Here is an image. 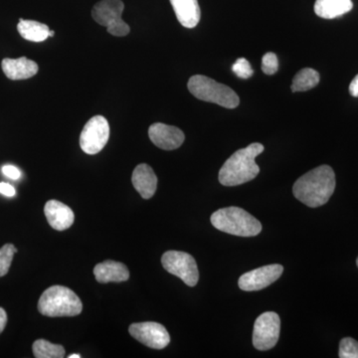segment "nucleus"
<instances>
[{
    "label": "nucleus",
    "mask_w": 358,
    "mask_h": 358,
    "mask_svg": "<svg viewBox=\"0 0 358 358\" xmlns=\"http://www.w3.org/2000/svg\"><path fill=\"white\" fill-rule=\"evenodd\" d=\"M336 189V174L329 166H320L303 174L294 182V197L303 204L317 208L329 201Z\"/></svg>",
    "instance_id": "nucleus-1"
},
{
    "label": "nucleus",
    "mask_w": 358,
    "mask_h": 358,
    "mask_svg": "<svg viewBox=\"0 0 358 358\" xmlns=\"http://www.w3.org/2000/svg\"><path fill=\"white\" fill-rule=\"evenodd\" d=\"M264 150L263 145L255 143L237 150L221 167L219 182L224 186H237L253 180L260 173L256 157L262 154Z\"/></svg>",
    "instance_id": "nucleus-2"
},
{
    "label": "nucleus",
    "mask_w": 358,
    "mask_h": 358,
    "mask_svg": "<svg viewBox=\"0 0 358 358\" xmlns=\"http://www.w3.org/2000/svg\"><path fill=\"white\" fill-rule=\"evenodd\" d=\"M211 223L216 229L240 237H254L260 234L262 224L239 207L219 209L211 215Z\"/></svg>",
    "instance_id": "nucleus-3"
},
{
    "label": "nucleus",
    "mask_w": 358,
    "mask_h": 358,
    "mask_svg": "<svg viewBox=\"0 0 358 358\" xmlns=\"http://www.w3.org/2000/svg\"><path fill=\"white\" fill-rule=\"evenodd\" d=\"M38 310L46 317H76L83 310V303L72 289L53 286L40 296Z\"/></svg>",
    "instance_id": "nucleus-4"
},
{
    "label": "nucleus",
    "mask_w": 358,
    "mask_h": 358,
    "mask_svg": "<svg viewBox=\"0 0 358 358\" xmlns=\"http://www.w3.org/2000/svg\"><path fill=\"white\" fill-rule=\"evenodd\" d=\"M188 90L195 98L213 103L226 109H235L239 106L237 94L226 85L218 83L203 75H194L188 81Z\"/></svg>",
    "instance_id": "nucleus-5"
},
{
    "label": "nucleus",
    "mask_w": 358,
    "mask_h": 358,
    "mask_svg": "<svg viewBox=\"0 0 358 358\" xmlns=\"http://www.w3.org/2000/svg\"><path fill=\"white\" fill-rule=\"evenodd\" d=\"M124 4L122 0H101L93 7L92 16L99 24L105 26L113 36L124 37L129 33V26L122 20Z\"/></svg>",
    "instance_id": "nucleus-6"
},
{
    "label": "nucleus",
    "mask_w": 358,
    "mask_h": 358,
    "mask_svg": "<svg viewBox=\"0 0 358 358\" xmlns=\"http://www.w3.org/2000/svg\"><path fill=\"white\" fill-rule=\"evenodd\" d=\"M162 264L167 272L182 280L187 286H196L199 280L196 261L190 254L180 251H167L162 255Z\"/></svg>",
    "instance_id": "nucleus-7"
},
{
    "label": "nucleus",
    "mask_w": 358,
    "mask_h": 358,
    "mask_svg": "<svg viewBox=\"0 0 358 358\" xmlns=\"http://www.w3.org/2000/svg\"><path fill=\"white\" fill-rule=\"evenodd\" d=\"M110 138V126L103 115H95L85 124L80 145L87 155H96L106 147Z\"/></svg>",
    "instance_id": "nucleus-8"
},
{
    "label": "nucleus",
    "mask_w": 358,
    "mask_h": 358,
    "mask_svg": "<svg viewBox=\"0 0 358 358\" xmlns=\"http://www.w3.org/2000/svg\"><path fill=\"white\" fill-rule=\"evenodd\" d=\"M281 320L274 312L264 313L259 315L254 324L253 345L258 350H272L280 338Z\"/></svg>",
    "instance_id": "nucleus-9"
},
{
    "label": "nucleus",
    "mask_w": 358,
    "mask_h": 358,
    "mask_svg": "<svg viewBox=\"0 0 358 358\" xmlns=\"http://www.w3.org/2000/svg\"><path fill=\"white\" fill-rule=\"evenodd\" d=\"M129 331L134 339L154 350H162L171 343L169 331L159 322H145L133 324L129 326Z\"/></svg>",
    "instance_id": "nucleus-10"
},
{
    "label": "nucleus",
    "mask_w": 358,
    "mask_h": 358,
    "mask_svg": "<svg viewBox=\"0 0 358 358\" xmlns=\"http://www.w3.org/2000/svg\"><path fill=\"white\" fill-rule=\"evenodd\" d=\"M282 272L284 267L279 264L264 266L242 275L238 281V286L245 292L260 291L280 279Z\"/></svg>",
    "instance_id": "nucleus-11"
},
{
    "label": "nucleus",
    "mask_w": 358,
    "mask_h": 358,
    "mask_svg": "<svg viewBox=\"0 0 358 358\" xmlns=\"http://www.w3.org/2000/svg\"><path fill=\"white\" fill-rule=\"evenodd\" d=\"M148 136L155 145L164 150H176L182 145L185 140L181 129L162 122L152 124L148 129Z\"/></svg>",
    "instance_id": "nucleus-12"
},
{
    "label": "nucleus",
    "mask_w": 358,
    "mask_h": 358,
    "mask_svg": "<svg viewBox=\"0 0 358 358\" xmlns=\"http://www.w3.org/2000/svg\"><path fill=\"white\" fill-rule=\"evenodd\" d=\"M44 213L51 227L57 231L69 229L74 223V212L69 206L57 200H49L45 204Z\"/></svg>",
    "instance_id": "nucleus-13"
},
{
    "label": "nucleus",
    "mask_w": 358,
    "mask_h": 358,
    "mask_svg": "<svg viewBox=\"0 0 358 358\" xmlns=\"http://www.w3.org/2000/svg\"><path fill=\"white\" fill-rule=\"evenodd\" d=\"M131 182L143 199H152L157 192V178L154 169L148 164H138L134 169L133 176H131Z\"/></svg>",
    "instance_id": "nucleus-14"
},
{
    "label": "nucleus",
    "mask_w": 358,
    "mask_h": 358,
    "mask_svg": "<svg viewBox=\"0 0 358 358\" xmlns=\"http://www.w3.org/2000/svg\"><path fill=\"white\" fill-rule=\"evenodd\" d=\"M1 67L6 76L14 81L29 79L35 76L39 70L37 63L26 57L3 59Z\"/></svg>",
    "instance_id": "nucleus-15"
},
{
    "label": "nucleus",
    "mask_w": 358,
    "mask_h": 358,
    "mask_svg": "<svg viewBox=\"0 0 358 358\" xmlns=\"http://www.w3.org/2000/svg\"><path fill=\"white\" fill-rule=\"evenodd\" d=\"M94 275L96 281L107 284V282H121L128 281L129 272L124 264L108 260L98 264L94 268Z\"/></svg>",
    "instance_id": "nucleus-16"
},
{
    "label": "nucleus",
    "mask_w": 358,
    "mask_h": 358,
    "mask_svg": "<svg viewBox=\"0 0 358 358\" xmlns=\"http://www.w3.org/2000/svg\"><path fill=\"white\" fill-rule=\"evenodd\" d=\"M174 13L181 25L185 28H194L199 24L201 13L197 0H169Z\"/></svg>",
    "instance_id": "nucleus-17"
},
{
    "label": "nucleus",
    "mask_w": 358,
    "mask_h": 358,
    "mask_svg": "<svg viewBox=\"0 0 358 358\" xmlns=\"http://www.w3.org/2000/svg\"><path fill=\"white\" fill-rule=\"evenodd\" d=\"M352 7V0H317L315 13L324 20H334L350 13Z\"/></svg>",
    "instance_id": "nucleus-18"
},
{
    "label": "nucleus",
    "mask_w": 358,
    "mask_h": 358,
    "mask_svg": "<svg viewBox=\"0 0 358 358\" xmlns=\"http://www.w3.org/2000/svg\"><path fill=\"white\" fill-rule=\"evenodd\" d=\"M17 30L22 38L31 42L45 41L49 37L48 26L38 21L20 20Z\"/></svg>",
    "instance_id": "nucleus-19"
},
{
    "label": "nucleus",
    "mask_w": 358,
    "mask_h": 358,
    "mask_svg": "<svg viewBox=\"0 0 358 358\" xmlns=\"http://www.w3.org/2000/svg\"><path fill=\"white\" fill-rule=\"evenodd\" d=\"M319 83V72L312 69V68H305V69L301 70L294 76L291 89L294 93H296V92H306L315 88Z\"/></svg>",
    "instance_id": "nucleus-20"
},
{
    "label": "nucleus",
    "mask_w": 358,
    "mask_h": 358,
    "mask_svg": "<svg viewBox=\"0 0 358 358\" xmlns=\"http://www.w3.org/2000/svg\"><path fill=\"white\" fill-rule=\"evenodd\" d=\"M33 353L36 358H63L65 350L62 345H54L45 339H38L32 346Z\"/></svg>",
    "instance_id": "nucleus-21"
},
{
    "label": "nucleus",
    "mask_w": 358,
    "mask_h": 358,
    "mask_svg": "<svg viewBox=\"0 0 358 358\" xmlns=\"http://www.w3.org/2000/svg\"><path fill=\"white\" fill-rule=\"evenodd\" d=\"M15 253H17V249L13 244H6L0 249V278L8 273Z\"/></svg>",
    "instance_id": "nucleus-22"
},
{
    "label": "nucleus",
    "mask_w": 358,
    "mask_h": 358,
    "mask_svg": "<svg viewBox=\"0 0 358 358\" xmlns=\"http://www.w3.org/2000/svg\"><path fill=\"white\" fill-rule=\"evenodd\" d=\"M338 357L341 358H358V341L352 338L341 339L339 343Z\"/></svg>",
    "instance_id": "nucleus-23"
},
{
    "label": "nucleus",
    "mask_w": 358,
    "mask_h": 358,
    "mask_svg": "<svg viewBox=\"0 0 358 358\" xmlns=\"http://www.w3.org/2000/svg\"><path fill=\"white\" fill-rule=\"evenodd\" d=\"M232 71L237 77L241 78V79H249L254 74L251 64L245 58H238L236 62L232 66Z\"/></svg>",
    "instance_id": "nucleus-24"
},
{
    "label": "nucleus",
    "mask_w": 358,
    "mask_h": 358,
    "mask_svg": "<svg viewBox=\"0 0 358 358\" xmlns=\"http://www.w3.org/2000/svg\"><path fill=\"white\" fill-rule=\"evenodd\" d=\"M279 69V61L273 52H268L263 56L262 70L266 75H274Z\"/></svg>",
    "instance_id": "nucleus-25"
},
{
    "label": "nucleus",
    "mask_w": 358,
    "mask_h": 358,
    "mask_svg": "<svg viewBox=\"0 0 358 358\" xmlns=\"http://www.w3.org/2000/svg\"><path fill=\"white\" fill-rule=\"evenodd\" d=\"M2 173L7 178L13 179V180H17L21 176L20 169L14 166H4L2 167Z\"/></svg>",
    "instance_id": "nucleus-26"
},
{
    "label": "nucleus",
    "mask_w": 358,
    "mask_h": 358,
    "mask_svg": "<svg viewBox=\"0 0 358 358\" xmlns=\"http://www.w3.org/2000/svg\"><path fill=\"white\" fill-rule=\"evenodd\" d=\"M0 193L6 196L13 197L15 195V188L9 183L0 182Z\"/></svg>",
    "instance_id": "nucleus-27"
},
{
    "label": "nucleus",
    "mask_w": 358,
    "mask_h": 358,
    "mask_svg": "<svg viewBox=\"0 0 358 358\" xmlns=\"http://www.w3.org/2000/svg\"><path fill=\"white\" fill-rule=\"evenodd\" d=\"M350 93L352 96L358 98V74L350 85Z\"/></svg>",
    "instance_id": "nucleus-28"
},
{
    "label": "nucleus",
    "mask_w": 358,
    "mask_h": 358,
    "mask_svg": "<svg viewBox=\"0 0 358 358\" xmlns=\"http://www.w3.org/2000/svg\"><path fill=\"white\" fill-rule=\"evenodd\" d=\"M7 324V315L3 308H0V334L4 331Z\"/></svg>",
    "instance_id": "nucleus-29"
},
{
    "label": "nucleus",
    "mask_w": 358,
    "mask_h": 358,
    "mask_svg": "<svg viewBox=\"0 0 358 358\" xmlns=\"http://www.w3.org/2000/svg\"><path fill=\"white\" fill-rule=\"evenodd\" d=\"M69 358H81V355L75 353V355H71Z\"/></svg>",
    "instance_id": "nucleus-30"
},
{
    "label": "nucleus",
    "mask_w": 358,
    "mask_h": 358,
    "mask_svg": "<svg viewBox=\"0 0 358 358\" xmlns=\"http://www.w3.org/2000/svg\"><path fill=\"white\" fill-rule=\"evenodd\" d=\"M54 35H55V32L51 31L50 30V31H49V37H53Z\"/></svg>",
    "instance_id": "nucleus-31"
},
{
    "label": "nucleus",
    "mask_w": 358,
    "mask_h": 358,
    "mask_svg": "<svg viewBox=\"0 0 358 358\" xmlns=\"http://www.w3.org/2000/svg\"><path fill=\"white\" fill-rule=\"evenodd\" d=\"M357 268H358V257H357Z\"/></svg>",
    "instance_id": "nucleus-32"
}]
</instances>
